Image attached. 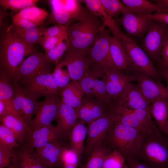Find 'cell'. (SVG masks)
I'll list each match as a JSON object with an SVG mask.
<instances>
[{
    "label": "cell",
    "mask_w": 168,
    "mask_h": 168,
    "mask_svg": "<svg viewBox=\"0 0 168 168\" xmlns=\"http://www.w3.org/2000/svg\"><path fill=\"white\" fill-rule=\"evenodd\" d=\"M0 120L1 124L12 132L19 144L26 141L31 131L23 120L14 115L7 114L0 116Z\"/></svg>",
    "instance_id": "d4e9b609"
},
{
    "label": "cell",
    "mask_w": 168,
    "mask_h": 168,
    "mask_svg": "<svg viewBox=\"0 0 168 168\" xmlns=\"http://www.w3.org/2000/svg\"><path fill=\"white\" fill-rule=\"evenodd\" d=\"M107 13L113 18H115L128 10L120 0H100Z\"/></svg>",
    "instance_id": "ab89813d"
},
{
    "label": "cell",
    "mask_w": 168,
    "mask_h": 168,
    "mask_svg": "<svg viewBox=\"0 0 168 168\" xmlns=\"http://www.w3.org/2000/svg\"><path fill=\"white\" fill-rule=\"evenodd\" d=\"M121 1L129 11L137 14H150L153 12L168 13V10L159 4L147 0H122Z\"/></svg>",
    "instance_id": "f1b7e54d"
},
{
    "label": "cell",
    "mask_w": 168,
    "mask_h": 168,
    "mask_svg": "<svg viewBox=\"0 0 168 168\" xmlns=\"http://www.w3.org/2000/svg\"><path fill=\"white\" fill-rule=\"evenodd\" d=\"M164 66H165V65H164ZM168 66V65H167V66Z\"/></svg>",
    "instance_id": "91938a15"
},
{
    "label": "cell",
    "mask_w": 168,
    "mask_h": 168,
    "mask_svg": "<svg viewBox=\"0 0 168 168\" xmlns=\"http://www.w3.org/2000/svg\"><path fill=\"white\" fill-rule=\"evenodd\" d=\"M135 157L152 168H168V138L158 127L145 134Z\"/></svg>",
    "instance_id": "3957f363"
},
{
    "label": "cell",
    "mask_w": 168,
    "mask_h": 168,
    "mask_svg": "<svg viewBox=\"0 0 168 168\" xmlns=\"http://www.w3.org/2000/svg\"><path fill=\"white\" fill-rule=\"evenodd\" d=\"M61 102L77 110L81 106L84 94L78 81L70 82L59 92Z\"/></svg>",
    "instance_id": "83f0119b"
},
{
    "label": "cell",
    "mask_w": 168,
    "mask_h": 168,
    "mask_svg": "<svg viewBox=\"0 0 168 168\" xmlns=\"http://www.w3.org/2000/svg\"><path fill=\"white\" fill-rule=\"evenodd\" d=\"M11 82L4 73L0 72V101L5 105V114H11L22 119L13 107L15 89L13 84Z\"/></svg>",
    "instance_id": "484cf974"
},
{
    "label": "cell",
    "mask_w": 168,
    "mask_h": 168,
    "mask_svg": "<svg viewBox=\"0 0 168 168\" xmlns=\"http://www.w3.org/2000/svg\"><path fill=\"white\" fill-rule=\"evenodd\" d=\"M115 113L116 121L138 129L144 134L158 128L150 113L145 110H132L120 105L116 108Z\"/></svg>",
    "instance_id": "277c9868"
},
{
    "label": "cell",
    "mask_w": 168,
    "mask_h": 168,
    "mask_svg": "<svg viewBox=\"0 0 168 168\" xmlns=\"http://www.w3.org/2000/svg\"><path fill=\"white\" fill-rule=\"evenodd\" d=\"M12 24L26 30H32L37 27L32 22L24 19H20L12 22Z\"/></svg>",
    "instance_id": "681fc988"
},
{
    "label": "cell",
    "mask_w": 168,
    "mask_h": 168,
    "mask_svg": "<svg viewBox=\"0 0 168 168\" xmlns=\"http://www.w3.org/2000/svg\"><path fill=\"white\" fill-rule=\"evenodd\" d=\"M111 151L101 143L92 151L86 163L82 168H103L105 158Z\"/></svg>",
    "instance_id": "e575fe53"
},
{
    "label": "cell",
    "mask_w": 168,
    "mask_h": 168,
    "mask_svg": "<svg viewBox=\"0 0 168 168\" xmlns=\"http://www.w3.org/2000/svg\"><path fill=\"white\" fill-rule=\"evenodd\" d=\"M110 33L105 27L100 33L93 46L86 53L90 68L102 69L106 68L116 69L110 55Z\"/></svg>",
    "instance_id": "52a82bcc"
},
{
    "label": "cell",
    "mask_w": 168,
    "mask_h": 168,
    "mask_svg": "<svg viewBox=\"0 0 168 168\" xmlns=\"http://www.w3.org/2000/svg\"><path fill=\"white\" fill-rule=\"evenodd\" d=\"M168 41V25L153 20L142 41L143 50L151 60H159L161 51Z\"/></svg>",
    "instance_id": "8992f818"
},
{
    "label": "cell",
    "mask_w": 168,
    "mask_h": 168,
    "mask_svg": "<svg viewBox=\"0 0 168 168\" xmlns=\"http://www.w3.org/2000/svg\"><path fill=\"white\" fill-rule=\"evenodd\" d=\"M63 40H65L59 37H46L42 36L39 43L45 50V51H46L53 48Z\"/></svg>",
    "instance_id": "bcb514c9"
},
{
    "label": "cell",
    "mask_w": 168,
    "mask_h": 168,
    "mask_svg": "<svg viewBox=\"0 0 168 168\" xmlns=\"http://www.w3.org/2000/svg\"><path fill=\"white\" fill-rule=\"evenodd\" d=\"M19 145L13 133L8 128L0 124V147L12 149Z\"/></svg>",
    "instance_id": "60d3db41"
},
{
    "label": "cell",
    "mask_w": 168,
    "mask_h": 168,
    "mask_svg": "<svg viewBox=\"0 0 168 168\" xmlns=\"http://www.w3.org/2000/svg\"><path fill=\"white\" fill-rule=\"evenodd\" d=\"M49 1L51 6V11L46 18V24L67 26L72 23L69 12L61 0H50Z\"/></svg>",
    "instance_id": "f546056e"
},
{
    "label": "cell",
    "mask_w": 168,
    "mask_h": 168,
    "mask_svg": "<svg viewBox=\"0 0 168 168\" xmlns=\"http://www.w3.org/2000/svg\"><path fill=\"white\" fill-rule=\"evenodd\" d=\"M159 61L160 65H168V41L162 49Z\"/></svg>",
    "instance_id": "f907efd6"
},
{
    "label": "cell",
    "mask_w": 168,
    "mask_h": 168,
    "mask_svg": "<svg viewBox=\"0 0 168 168\" xmlns=\"http://www.w3.org/2000/svg\"><path fill=\"white\" fill-rule=\"evenodd\" d=\"M144 135L138 129L115 120L102 143L109 150L119 152L126 159L136 156Z\"/></svg>",
    "instance_id": "7a4b0ae2"
},
{
    "label": "cell",
    "mask_w": 168,
    "mask_h": 168,
    "mask_svg": "<svg viewBox=\"0 0 168 168\" xmlns=\"http://www.w3.org/2000/svg\"><path fill=\"white\" fill-rule=\"evenodd\" d=\"M150 113L164 134L168 120V100L160 98L150 103Z\"/></svg>",
    "instance_id": "1f68e13d"
},
{
    "label": "cell",
    "mask_w": 168,
    "mask_h": 168,
    "mask_svg": "<svg viewBox=\"0 0 168 168\" xmlns=\"http://www.w3.org/2000/svg\"><path fill=\"white\" fill-rule=\"evenodd\" d=\"M1 27L0 71L4 73L14 83L18 66L24 57L32 52L34 46L25 42L12 29L11 25Z\"/></svg>",
    "instance_id": "6da1fadb"
},
{
    "label": "cell",
    "mask_w": 168,
    "mask_h": 168,
    "mask_svg": "<svg viewBox=\"0 0 168 168\" xmlns=\"http://www.w3.org/2000/svg\"><path fill=\"white\" fill-rule=\"evenodd\" d=\"M61 168H77V167L71 165L64 164Z\"/></svg>",
    "instance_id": "11a10c76"
},
{
    "label": "cell",
    "mask_w": 168,
    "mask_h": 168,
    "mask_svg": "<svg viewBox=\"0 0 168 168\" xmlns=\"http://www.w3.org/2000/svg\"><path fill=\"white\" fill-rule=\"evenodd\" d=\"M21 82L25 91L36 100L42 96L48 97L59 93V88L50 70Z\"/></svg>",
    "instance_id": "9c48e42d"
},
{
    "label": "cell",
    "mask_w": 168,
    "mask_h": 168,
    "mask_svg": "<svg viewBox=\"0 0 168 168\" xmlns=\"http://www.w3.org/2000/svg\"><path fill=\"white\" fill-rule=\"evenodd\" d=\"M114 20L116 24L122 26L128 35L139 38L144 37L152 21L142 15L135 14L128 10Z\"/></svg>",
    "instance_id": "ac0fdd59"
},
{
    "label": "cell",
    "mask_w": 168,
    "mask_h": 168,
    "mask_svg": "<svg viewBox=\"0 0 168 168\" xmlns=\"http://www.w3.org/2000/svg\"><path fill=\"white\" fill-rule=\"evenodd\" d=\"M68 46V41L63 40L51 49L45 51V58L49 63L56 66L58 64Z\"/></svg>",
    "instance_id": "f35d334b"
},
{
    "label": "cell",
    "mask_w": 168,
    "mask_h": 168,
    "mask_svg": "<svg viewBox=\"0 0 168 168\" xmlns=\"http://www.w3.org/2000/svg\"><path fill=\"white\" fill-rule=\"evenodd\" d=\"M131 62L133 72L146 74L160 81V75L148 55L134 41H121Z\"/></svg>",
    "instance_id": "ba28073f"
},
{
    "label": "cell",
    "mask_w": 168,
    "mask_h": 168,
    "mask_svg": "<svg viewBox=\"0 0 168 168\" xmlns=\"http://www.w3.org/2000/svg\"><path fill=\"white\" fill-rule=\"evenodd\" d=\"M59 63L66 67L71 80L78 81L89 71V62L85 53L68 47Z\"/></svg>",
    "instance_id": "7c38bea8"
},
{
    "label": "cell",
    "mask_w": 168,
    "mask_h": 168,
    "mask_svg": "<svg viewBox=\"0 0 168 168\" xmlns=\"http://www.w3.org/2000/svg\"><path fill=\"white\" fill-rule=\"evenodd\" d=\"M102 23L99 18L91 11L84 19L72 23L67 26L68 42L85 35L93 28Z\"/></svg>",
    "instance_id": "cb8c5ba5"
},
{
    "label": "cell",
    "mask_w": 168,
    "mask_h": 168,
    "mask_svg": "<svg viewBox=\"0 0 168 168\" xmlns=\"http://www.w3.org/2000/svg\"><path fill=\"white\" fill-rule=\"evenodd\" d=\"M159 73L165 80L166 84V86L168 89V66L160 65Z\"/></svg>",
    "instance_id": "816d5d0a"
},
{
    "label": "cell",
    "mask_w": 168,
    "mask_h": 168,
    "mask_svg": "<svg viewBox=\"0 0 168 168\" xmlns=\"http://www.w3.org/2000/svg\"><path fill=\"white\" fill-rule=\"evenodd\" d=\"M168 138V120L165 129V132L163 134Z\"/></svg>",
    "instance_id": "9f6ffc18"
},
{
    "label": "cell",
    "mask_w": 168,
    "mask_h": 168,
    "mask_svg": "<svg viewBox=\"0 0 168 168\" xmlns=\"http://www.w3.org/2000/svg\"><path fill=\"white\" fill-rule=\"evenodd\" d=\"M85 123L78 119L72 129L69 136L70 148L79 155L84 150V142L87 133V128Z\"/></svg>",
    "instance_id": "d6a6232c"
},
{
    "label": "cell",
    "mask_w": 168,
    "mask_h": 168,
    "mask_svg": "<svg viewBox=\"0 0 168 168\" xmlns=\"http://www.w3.org/2000/svg\"><path fill=\"white\" fill-rule=\"evenodd\" d=\"M49 13L45 9L32 6L25 8L12 16V22L21 19L27 20L36 27L43 26Z\"/></svg>",
    "instance_id": "4dcf8cb0"
},
{
    "label": "cell",
    "mask_w": 168,
    "mask_h": 168,
    "mask_svg": "<svg viewBox=\"0 0 168 168\" xmlns=\"http://www.w3.org/2000/svg\"><path fill=\"white\" fill-rule=\"evenodd\" d=\"M81 168H83L82 167H81Z\"/></svg>",
    "instance_id": "680465c9"
},
{
    "label": "cell",
    "mask_w": 168,
    "mask_h": 168,
    "mask_svg": "<svg viewBox=\"0 0 168 168\" xmlns=\"http://www.w3.org/2000/svg\"><path fill=\"white\" fill-rule=\"evenodd\" d=\"M19 163L18 154L13 149L0 147V168H17Z\"/></svg>",
    "instance_id": "8d00e7d4"
},
{
    "label": "cell",
    "mask_w": 168,
    "mask_h": 168,
    "mask_svg": "<svg viewBox=\"0 0 168 168\" xmlns=\"http://www.w3.org/2000/svg\"><path fill=\"white\" fill-rule=\"evenodd\" d=\"M78 119L76 109L61 101L55 120L57 121L56 127L64 138L69 137L72 129Z\"/></svg>",
    "instance_id": "603a6c76"
},
{
    "label": "cell",
    "mask_w": 168,
    "mask_h": 168,
    "mask_svg": "<svg viewBox=\"0 0 168 168\" xmlns=\"http://www.w3.org/2000/svg\"><path fill=\"white\" fill-rule=\"evenodd\" d=\"M64 66L58 63L56 65L52 73V74L59 88V92L70 82V76L67 69H63Z\"/></svg>",
    "instance_id": "ee69618b"
},
{
    "label": "cell",
    "mask_w": 168,
    "mask_h": 168,
    "mask_svg": "<svg viewBox=\"0 0 168 168\" xmlns=\"http://www.w3.org/2000/svg\"><path fill=\"white\" fill-rule=\"evenodd\" d=\"M18 155V168H49L38 159L34 149L25 145L19 150Z\"/></svg>",
    "instance_id": "836d02e7"
},
{
    "label": "cell",
    "mask_w": 168,
    "mask_h": 168,
    "mask_svg": "<svg viewBox=\"0 0 168 168\" xmlns=\"http://www.w3.org/2000/svg\"><path fill=\"white\" fill-rule=\"evenodd\" d=\"M66 147L60 141H53L36 149L35 153L38 159L47 167L62 168L63 165L62 154Z\"/></svg>",
    "instance_id": "44dd1931"
},
{
    "label": "cell",
    "mask_w": 168,
    "mask_h": 168,
    "mask_svg": "<svg viewBox=\"0 0 168 168\" xmlns=\"http://www.w3.org/2000/svg\"><path fill=\"white\" fill-rule=\"evenodd\" d=\"M110 49L112 61L119 70L127 71L130 68L131 62L121 43L114 36L110 38Z\"/></svg>",
    "instance_id": "4316f807"
},
{
    "label": "cell",
    "mask_w": 168,
    "mask_h": 168,
    "mask_svg": "<svg viewBox=\"0 0 168 168\" xmlns=\"http://www.w3.org/2000/svg\"><path fill=\"white\" fill-rule=\"evenodd\" d=\"M133 81H136L147 100L150 104L160 98L168 100V89L160 81L138 72H133Z\"/></svg>",
    "instance_id": "2e32d148"
},
{
    "label": "cell",
    "mask_w": 168,
    "mask_h": 168,
    "mask_svg": "<svg viewBox=\"0 0 168 168\" xmlns=\"http://www.w3.org/2000/svg\"><path fill=\"white\" fill-rule=\"evenodd\" d=\"M61 101L57 94L45 98L43 101L39 102L35 116L28 125L31 130L50 124L55 120Z\"/></svg>",
    "instance_id": "5bb4252c"
},
{
    "label": "cell",
    "mask_w": 168,
    "mask_h": 168,
    "mask_svg": "<svg viewBox=\"0 0 168 168\" xmlns=\"http://www.w3.org/2000/svg\"><path fill=\"white\" fill-rule=\"evenodd\" d=\"M103 70L106 91L115 106L126 86L133 81V76L112 68H105Z\"/></svg>",
    "instance_id": "4fadbf2b"
},
{
    "label": "cell",
    "mask_w": 168,
    "mask_h": 168,
    "mask_svg": "<svg viewBox=\"0 0 168 168\" xmlns=\"http://www.w3.org/2000/svg\"><path fill=\"white\" fill-rule=\"evenodd\" d=\"M12 29L26 43L31 46L39 43L42 36L39 27L32 30H26L22 28L11 24Z\"/></svg>",
    "instance_id": "d590c367"
},
{
    "label": "cell",
    "mask_w": 168,
    "mask_h": 168,
    "mask_svg": "<svg viewBox=\"0 0 168 168\" xmlns=\"http://www.w3.org/2000/svg\"><path fill=\"white\" fill-rule=\"evenodd\" d=\"M50 63L44 54L33 49L18 66L15 82L26 81L44 72L50 71Z\"/></svg>",
    "instance_id": "8fae6325"
},
{
    "label": "cell",
    "mask_w": 168,
    "mask_h": 168,
    "mask_svg": "<svg viewBox=\"0 0 168 168\" xmlns=\"http://www.w3.org/2000/svg\"><path fill=\"white\" fill-rule=\"evenodd\" d=\"M13 84L15 89L13 100V108L28 125L37 111L39 102L28 94L18 83Z\"/></svg>",
    "instance_id": "e0dca14e"
},
{
    "label": "cell",
    "mask_w": 168,
    "mask_h": 168,
    "mask_svg": "<svg viewBox=\"0 0 168 168\" xmlns=\"http://www.w3.org/2000/svg\"><path fill=\"white\" fill-rule=\"evenodd\" d=\"M120 105L130 109H142L150 113V104L144 97L138 85L131 83L124 89L115 106Z\"/></svg>",
    "instance_id": "d6986e66"
},
{
    "label": "cell",
    "mask_w": 168,
    "mask_h": 168,
    "mask_svg": "<svg viewBox=\"0 0 168 168\" xmlns=\"http://www.w3.org/2000/svg\"><path fill=\"white\" fill-rule=\"evenodd\" d=\"M126 166L124 156L118 152L112 151L106 156L103 168H124Z\"/></svg>",
    "instance_id": "7bdbcfd3"
},
{
    "label": "cell",
    "mask_w": 168,
    "mask_h": 168,
    "mask_svg": "<svg viewBox=\"0 0 168 168\" xmlns=\"http://www.w3.org/2000/svg\"><path fill=\"white\" fill-rule=\"evenodd\" d=\"M78 82L84 95L92 96L114 110V104L106 90L103 69L90 68Z\"/></svg>",
    "instance_id": "5b68a950"
},
{
    "label": "cell",
    "mask_w": 168,
    "mask_h": 168,
    "mask_svg": "<svg viewBox=\"0 0 168 168\" xmlns=\"http://www.w3.org/2000/svg\"><path fill=\"white\" fill-rule=\"evenodd\" d=\"M76 110L78 119L87 124L108 114L115 113L103 102L88 95H84L81 106Z\"/></svg>",
    "instance_id": "9a60e30c"
},
{
    "label": "cell",
    "mask_w": 168,
    "mask_h": 168,
    "mask_svg": "<svg viewBox=\"0 0 168 168\" xmlns=\"http://www.w3.org/2000/svg\"><path fill=\"white\" fill-rule=\"evenodd\" d=\"M125 163L128 168H152L135 157L125 159Z\"/></svg>",
    "instance_id": "7dc6e473"
},
{
    "label": "cell",
    "mask_w": 168,
    "mask_h": 168,
    "mask_svg": "<svg viewBox=\"0 0 168 168\" xmlns=\"http://www.w3.org/2000/svg\"><path fill=\"white\" fill-rule=\"evenodd\" d=\"M41 34L44 37H58L68 41L67 31V26L54 25L48 28L43 26L39 27Z\"/></svg>",
    "instance_id": "b9f144b4"
},
{
    "label": "cell",
    "mask_w": 168,
    "mask_h": 168,
    "mask_svg": "<svg viewBox=\"0 0 168 168\" xmlns=\"http://www.w3.org/2000/svg\"><path fill=\"white\" fill-rule=\"evenodd\" d=\"M154 1L155 3L159 4L164 8L168 10V0H156Z\"/></svg>",
    "instance_id": "db71d44e"
},
{
    "label": "cell",
    "mask_w": 168,
    "mask_h": 168,
    "mask_svg": "<svg viewBox=\"0 0 168 168\" xmlns=\"http://www.w3.org/2000/svg\"><path fill=\"white\" fill-rule=\"evenodd\" d=\"M115 119V114L111 113L88 124L86 141L84 150L86 155L90 156L93 150L102 143Z\"/></svg>",
    "instance_id": "30bf717a"
},
{
    "label": "cell",
    "mask_w": 168,
    "mask_h": 168,
    "mask_svg": "<svg viewBox=\"0 0 168 168\" xmlns=\"http://www.w3.org/2000/svg\"><path fill=\"white\" fill-rule=\"evenodd\" d=\"M38 0H0V5L3 9H9L14 13H17L26 7L36 6Z\"/></svg>",
    "instance_id": "74e56055"
},
{
    "label": "cell",
    "mask_w": 168,
    "mask_h": 168,
    "mask_svg": "<svg viewBox=\"0 0 168 168\" xmlns=\"http://www.w3.org/2000/svg\"><path fill=\"white\" fill-rule=\"evenodd\" d=\"M79 155L72 149L66 147L62 154V160L63 165H71L77 167Z\"/></svg>",
    "instance_id": "f6af8a7d"
},
{
    "label": "cell",
    "mask_w": 168,
    "mask_h": 168,
    "mask_svg": "<svg viewBox=\"0 0 168 168\" xmlns=\"http://www.w3.org/2000/svg\"><path fill=\"white\" fill-rule=\"evenodd\" d=\"M0 26L2 25L3 20L6 16L9 15L10 14L7 12V10L2 8L0 9Z\"/></svg>",
    "instance_id": "f5cc1de1"
},
{
    "label": "cell",
    "mask_w": 168,
    "mask_h": 168,
    "mask_svg": "<svg viewBox=\"0 0 168 168\" xmlns=\"http://www.w3.org/2000/svg\"><path fill=\"white\" fill-rule=\"evenodd\" d=\"M64 138L57 128L50 124L32 131L26 141V143L25 145L30 148L36 149L49 142L60 141Z\"/></svg>",
    "instance_id": "7402d4cb"
},
{
    "label": "cell",
    "mask_w": 168,
    "mask_h": 168,
    "mask_svg": "<svg viewBox=\"0 0 168 168\" xmlns=\"http://www.w3.org/2000/svg\"><path fill=\"white\" fill-rule=\"evenodd\" d=\"M86 7L96 15L105 26L113 34V36L120 41L132 42L133 40L124 34L119 29L114 19L109 15L103 7L100 0H82Z\"/></svg>",
    "instance_id": "ffe728a7"
},
{
    "label": "cell",
    "mask_w": 168,
    "mask_h": 168,
    "mask_svg": "<svg viewBox=\"0 0 168 168\" xmlns=\"http://www.w3.org/2000/svg\"><path fill=\"white\" fill-rule=\"evenodd\" d=\"M124 168H127V166H126L125 167H124Z\"/></svg>",
    "instance_id": "6f0895ef"
},
{
    "label": "cell",
    "mask_w": 168,
    "mask_h": 168,
    "mask_svg": "<svg viewBox=\"0 0 168 168\" xmlns=\"http://www.w3.org/2000/svg\"><path fill=\"white\" fill-rule=\"evenodd\" d=\"M142 15L147 19L168 25V13L156 12L154 14Z\"/></svg>",
    "instance_id": "c3c4849f"
}]
</instances>
